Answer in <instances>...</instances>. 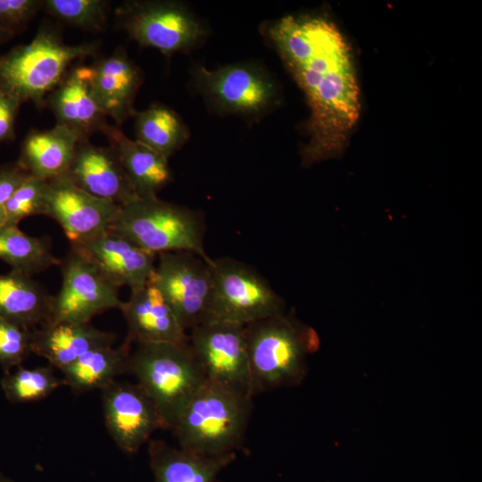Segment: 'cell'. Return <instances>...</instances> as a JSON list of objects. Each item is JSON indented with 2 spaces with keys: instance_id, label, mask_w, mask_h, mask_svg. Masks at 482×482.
Wrapping results in <instances>:
<instances>
[{
  "instance_id": "cell-32",
  "label": "cell",
  "mask_w": 482,
  "mask_h": 482,
  "mask_svg": "<svg viewBox=\"0 0 482 482\" xmlns=\"http://www.w3.org/2000/svg\"><path fill=\"white\" fill-rule=\"evenodd\" d=\"M42 8L41 0H0V29L14 36Z\"/></svg>"
},
{
  "instance_id": "cell-37",
  "label": "cell",
  "mask_w": 482,
  "mask_h": 482,
  "mask_svg": "<svg viewBox=\"0 0 482 482\" xmlns=\"http://www.w3.org/2000/svg\"><path fill=\"white\" fill-rule=\"evenodd\" d=\"M0 482H13L12 479L8 478L7 477L4 476L0 472Z\"/></svg>"
},
{
  "instance_id": "cell-33",
  "label": "cell",
  "mask_w": 482,
  "mask_h": 482,
  "mask_svg": "<svg viewBox=\"0 0 482 482\" xmlns=\"http://www.w3.org/2000/svg\"><path fill=\"white\" fill-rule=\"evenodd\" d=\"M22 104L15 97L0 91V143L15 137V120Z\"/></svg>"
},
{
  "instance_id": "cell-4",
  "label": "cell",
  "mask_w": 482,
  "mask_h": 482,
  "mask_svg": "<svg viewBox=\"0 0 482 482\" xmlns=\"http://www.w3.org/2000/svg\"><path fill=\"white\" fill-rule=\"evenodd\" d=\"M253 395L299 385L307 356L319 347L316 332L283 313L245 325Z\"/></svg>"
},
{
  "instance_id": "cell-10",
  "label": "cell",
  "mask_w": 482,
  "mask_h": 482,
  "mask_svg": "<svg viewBox=\"0 0 482 482\" xmlns=\"http://www.w3.org/2000/svg\"><path fill=\"white\" fill-rule=\"evenodd\" d=\"M244 327L206 320L190 329L188 343L207 380L253 397Z\"/></svg>"
},
{
  "instance_id": "cell-35",
  "label": "cell",
  "mask_w": 482,
  "mask_h": 482,
  "mask_svg": "<svg viewBox=\"0 0 482 482\" xmlns=\"http://www.w3.org/2000/svg\"><path fill=\"white\" fill-rule=\"evenodd\" d=\"M13 36L0 29V45L12 38Z\"/></svg>"
},
{
  "instance_id": "cell-31",
  "label": "cell",
  "mask_w": 482,
  "mask_h": 482,
  "mask_svg": "<svg viewBox=\"0 0 482 482\" xmlns=\"http://www.w3.org/2000/svg\"><path fill=\"white\" fill-rule=\"evenodd\" d=\"M33 330L0 317V366L4 374L21 366L32 353Z\"/></svg>"
},
{
  "instance_id": "cell-7",
  "label": "cell",
  "mask_w": 482,
  "mask_h": 482,
  "mask_svg": "<svg viewBox=\"0 0 482 482\" xmlns=\"http://www.w3.org/2000/svg\"><path fill=\"white\" fill-rule=\"evenodd\" d=\"M210 265L212 287L206 320L245 326L284 312L283 299L252 266L230 257L212 258Z\"/></svg>"
},
{
  "instance_id": "cell-28",
  "label": "cell",
  "mask_w": 482,
  "mask_h": 482,
  "mask_svg": "<svg viewBox=\"0 0 482 482\" xmlns=\"http://www.w3.org/2000/svg\"><path fill=\"white\" fill-rule=\"evenodd\" d=\"M0 385L10 403H27L46 398L64 383L51 365L30 369L21 365L16 370L4 374Z\"/></svg>"
},
{
  "instance_id": "cell-17",
  "label": "cell",
  "mask_w": 482,
  "mask_h": 482,
  "mask_svg": "<svg viewBox=\"0 0 482 482\" xmlns=\"http://www.w3.org/2000/svg\"><path fill=\"white\" fill-rule=\"evenodd\" d=\"M66 175L87 193L119 206L138 198L118 154L110 145L79 141Z\"/></svg>"
},
{
  "instance_id": "cell-6",
  "label": "cell",
  "mask_w": 482,
  "mask_h": 482,
  "mask_svg": "<svg viewBox=\"0 0 482 482\" xmlns=\"http://www.w3.org/2000/svg\"><path fill=\"white\" fill-rule=\"evenodd\" d=\"M109 229L156 255L191 252L211 258L204 245L205 221L202 213L158 197L136 198L120 205Z\"/></svg>"
},
{
  "instance_id": "cell-15",
  "label": "cell",
  "mask_w": 482,
  "mask_h": 482,
  "mask_svg": "<svg viewBox=\"0 0 482 482\" xmlns=\"http://www.w3.org/2000/svg\"><path fill=\"white\" fill-rule=\"evenodd\" d=\"M110 283L135 289L150 281L157 255L112 230L81 244L71 245Z\"/></svg>"
},
{
  "instance_id": "cell-21",
  "label": "cell",
  "mask_w": 482,
  "mask_h": 482,
  "mask_svg": "<svg viewBox=\"0 0 482 482\" xmlns=\"http://www.w3.org/2000/svg\"><path fill=\"white\" fill-rule=\"evenodd\" d=\"M102 133L118 154L137 196L157 197L172 179L169 159L130 139L116 125L108 124Z\"/></svg>"
},
{
  "instance_id": "cell-14",
  "label": "cell",
  "mask_w": 482,
  "mask_h": 482,
  "mask_svg": "<svg viewBox=\"0 0 482 482\" xmlns=\"http://www.w3.org/2000/svg\"><path fill=\"white\" fill-rule=\"evenodd\" d=\"M106 429L116 445L135 453L162 424L152 400L138 384L112 381L101 389Z\"/></svg>"
},
{
  "instance_id": "cell-36",
  "label": "cell",
  "mask_w": 482,
  "mask_h": 482,
  "mask_svg": "<svg viewBox=\"0 0 482 482\" xmlns=\"http://www.w3.org/2000/svg\"><path fill=\"white\" fill-rule=\"evenodd\" d=\"M7 225L6 214L3 206H0V229Z\"/></svg>"
},
{
  "instance_id": "cell-20",
  "label": "cell",
  "mask_w": 482,
  "mask_h": 482,
  "mask_svg": "<svg viewBox=\"0 0 482 482\" xmlns=\"http://www.w3.org/2000/svg\"><path fill=\"white\" fill-rule=\"evenodd\" d=\"M115 339L114 333L90 322H48L33 330L32 353L61 371L87 352L113 345Z\"/></svg>"
},
{
  "instance_id": "cell-18",
  "label": "cell",
  "mask_w": 482,
  "mask_h": 482,
  "mask_svg": "<svg viewBox=\"0 0 482 482\" xmlns=\"http://www.w3.org/2000/svg\"><path fill=\"white\" fill-rule=\"evenodd\" d=\"M120 310L128 326L126 341L130 344L188 342L187 331L151 279L131 289Z\"/></svg>"
},
{
  "instance_id": "cell-11",
  "label": "cell",
  "mask_w": 482,
  "mask_h": 482,
  "mask_svg": "<svg viewBox=\"0 0 482 482\" xmlns=\"http://www.w3.org/2000/svg\"><path fill=\"white\" fill-rule=\"evenodd\" d=\"M62 285L53 296L50 322L89 323L96 315L120 309V288L71 249L61 260Z\"/></svg>"
},
{
  "instance_id": "cell-2",
  "label": "cell",
  "mask_w": 482,
  "mask_h": 482,
  "mask_svg": "<svg viewBox=\"0 0 482 482\" xmlns=\"http://www.w3.org/2000/svg\"><path fill=\"white\" fill-rule=\"evenodd\" d=\"M98 48L96 42L66 44L55 29L44 25L29 43L0 56V91L41 109L74 62Z\"/></svg>"
},
{
  "instance_id": "cell-3",
  "label": "cell",
  "mask_w": 482,
  "mask_h": 482,
  "mask_svg": "<svg viewBox=\"0 0 482 482\" xmlns=\"http://www.w3.org/2000/svg\"><path fill=\"white\" fill-rule=\"evenodd\" d=\"M253 397L206 380L170 429L179 447L220 456L242 447Z\"/></svg>"
},
{
  "instance_id": "cell-8",
  "label": "cell",
  "mask_w": 482,
  "mask_h": 482,
  "mask_svg": "<svg viewBox=\"0 0 482 482\" xmlns=\"http://www.w3.org/2000/svg\"><path fill=\"white\" fill-rule=\"evenodd\" d=\"M115 14L131 39L168 55L191 49L204 35L199 20L178 2L126 1Z\"/></svg>"
},
{
  "instance_id": "cell-30",
  "label": "cell",
  "mask_w": 482,
  "mask_h": 482,
  "mask_svg": "<svg viewBox=\"0 0 482 482\" xmlns=\"http://www.w3.org/2000/svg\"><path fill=\"white\" fill-rule=\"evenodd\" d=\"M47 180L29 175L3 205L7 224L18 225L34 215H44Z\"/></svg>"
},
{
  "instance_id": "cell-26",
  "label": "cell",
  "mask_w": 482,
  "mask_h": 482,
  "mask_svg": "<svg viewBox=\"0 0 482 482\" xmlns=\"http://www.w3.org/2000/svg\"><path fill=\"white\" fill-rule=\"evenodd\" d=\"M0 260L6 262L11 270L29 277L61 262L54 254L48 237L29 236L14 224L0 229Z\"/></svg>"
},
{
  "instance_id": "cell-9",
  "label": "cell",
  "mask_w": 482,
  "mask_h": 482,
  "mask_svg": "<svg viewBox=\"0 0 482 482\" xmlns=\"http://www.w3.org/2000/svg\"><path fill=\"white\" fill-rule=\"evenodd\" d=\"M211 260L191 252L157 254L151 280L186 331L208 317L212 287Z\"/></svg>"
},
{
  "instance_id": "cell-12",
  "label": "cell",
  "mask_w": 482,
  "mask_h": 482,
  "mask_svg": "<svg viewBox=\"0 0 482 482\" xmlns=\"http://www.w3.org/2000/svg\"><path fill=\"white\" fill-rule=\"evenodd\" d=\"M195 79L208 102L220 112L255 115L277 101V88L262 69L233 64L216 70L195 69Z\"/></svg>"
},
{
  "instance_id": "cell-22",
  "label": "cell",
  "mask_w": 482,
  "mask_h": 482,
  "mask_svg": "<svg viewBox=\"0 0 482 482\" xmlns=\"http://www.w3.org/2000/svg\"><path fill=\"white\" fill-rule=\"evenodd\" d=\"M148 442L154 482H214L219 472L236 458V453L208 456L174 447L163 440Z\"/></svg>"
},
{
  "instance_id": "cell-25",
  "label": "cell",
  "mask_w": 482,
  "mask_h": 482,
  "mask_svg": "<svg viewBox=\"0 0 482 482\" xmlns=\"http://www.w3.org/2000/svg\"><path fill=\"white\" fill-rule=\"evenodd\" d=\"M131 344L124 341L119 347L105 346L87 352L61 370L64 386L81 395L103 389L115 378L128 373Z\"/></svg>"
},
{
  "instance_id": "cell-24",
  "label": "cell",
  "mask_w": 482,
  "mask_h": 482,
  "mask_svg": "<svg viewBox=\"0 0 482 482\" xmlns=\"http://www.w3.org/2000/svg\"><path fill=\"white\" fill-rule=\"evenodd\" d=\"M53 296L32 277L12 270L0 274V317L22 328L50 322Z\"/></svg>"
},
{
  "instance_id": "cell-19",
  "label": "cell",
  "mask_w": 482,
  "mask_h": 482,
  "mask_svg": "<svg viewBox=\"0 0 482 482\" xmlns=\"http://www.w3.org/2000/svg\"><path fill=\"white\" fill-rule=\"evenodd\" d=\"M90 66L96 96L106 116L120 127L137 112L134 102L143 82L142 71L122 47Z\"/></svg>"
},
{
  "instance_id": "cell-1",
  "label": "cell",
  "mask_w": 482,
  "mask_h": 482,
  "mask_svg": "<svg viewBox=\"0 0 482 482\" xmlns=\"http://www.w3.org/2000/svg\"><path fill=\"white\" fill-rule=\"evenodd\" d=\"M267 34L304 93L310 118L304 166L339 156L361 112L360 87L351 47L337 26L320 15H288Z\"/></svg>"
},
{
  "instance_id": "cell-13",
  "label": "cell",
  "mask_w": 482,
  "mask_h": 482,
  "mask_svg": "<svg viewBox=\"0 0 482 482\" xmlns=\"http://www.w3.org/2000/svg\"><path fill=\"white\" fill-rule=\"evenodd\" d=\"M45 203L44 215L60 225L71 245L108 230L120 208L82 190L66 174L47 180Z\"/></svg>"
},
{
  "instance_id": "cell-16",
  "label": "cell",
  "mask_w": 482,
  "mask_h": 482,
  "mask_svg": "<svg viewBox=\"0 0 482 482\" xmlns=\"http://www.w3.org/2000/svg\"><path fill=\"white\" fill-rule=\"evenodd\" d=\"M91 66L73 65L46 100L56 118V124L74 132L81 140H89L108 125L93 89Z\"/></svg>"
},
{
  "instance_id": "cell-29",
  "label": "cell",
  "mask_w": 482,
  "mask_h": 482,
  "mask_svg": "<svg viewBox=\"0 0 482 482\" xmlns=\"http://www.w3.org/2000/svg\"><path fill=\"white\" fill-rule=\"evenodd\" d=\"M110 4L103 0H45L43 10L58 21L87 31H103Z\"/></svg>"
},
{
  "instance_id": "cell-27",
  "label": "cell",
  "mask_w": 482,
  "mask_h": 482,
  "mask_svg": "<svg viewBox=\"0 0 482 482\" xmlns=\"http://www.w3.org/2000/svg\"><path fill=\"white\" fill-rule=\"evenodd\" d=\"M134 129L140 144L169 159L188 138L181 118L169 107L154 104L136 112Z\"/></svg>"
},
{
  "instance_id": "cell-5",
  "label": "cell",
  "mask_w": 482,
  "mask_h": 482,
  "mask_svg": "<svg viewBox=\"0 0 482 482\" xmlns=\"http://www.w3.org/2000/svg\"><path fill=\"white\" fill-rule=\"evenodd\" d=\"M128 373L155 405L162 429H171L207 380L188 342L137 344Z\"/></svg>"
},
{
  "instance_id": "cell-23",
  "label": "cell",
  "mask_w": 482,
  "mask_h": 482,
  "mask_svg": "<svg viewBox=\"0 0 482 482\" xmlns=\"http://www.w3.org/2000/svg\"><path fill=\"white\" fill-rule=\"evenodd\" d=\"M79 141L74 132L58 124L32 129L21 144L17 162L29 174L49 180L67 174Z\"/></svg>"
},
{
  "instance_id": "cell-34",
  "label": "cell",
  "mask_w": 482,
  "mask_h": 482,
  "mask_svg": "<svg viewBox=\"0 0 482 482\" xmlns=\"http://www.w3.org/2000/svg\"><path fill=\"white\" fill-rule=\"evenodd\" d=\"M29 174L18 162L0 166V206H3Z\"/></svg>"
}]
</instances>
